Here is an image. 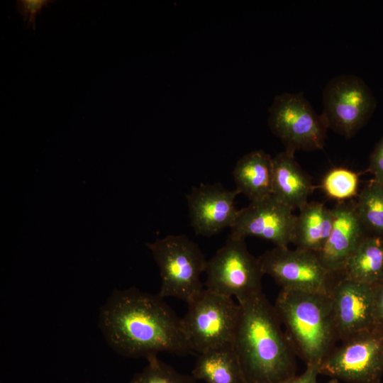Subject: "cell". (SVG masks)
<instances>
[{"label":"cell","mask_w":383,"mask_h":383,"mask_svg":"<svg viewBox=\"0 0 383 383\" xmlns=\"http://www.w3.org/2000/svg\"><path fill=\"white\" fill-rule=\"evenodd\" d=\"M49 2L47 0H21L18 1V10L28 25L34 29L36 15Z\"/></svg>","instance_id":"23"},{"label":"cell","mask_w":383,"mask_h":383,"mask_svg":"<svg viewBox=\"0 0 383 383\" xmlns=\"http://www.w3.org/2000/svg\"><path fill=\"white\" fill-rule=\"evenodd\" d=\"M240 314V306L233 298L206 288L187 303L181 326L192 353L233 343Z\"/></svg>","instance_id":"4"},{"label":"cell","mask_w":383,"mask_h":383,"mask_svg":"<svg viewBox=\"0 0 383 383\" xmlns=\"http://www.w3.org/2000/svg\"><path fill=\"white\" fill-rule=\"evenodd\" d=\"M206 289L237 299L238 303L253 298L262 291L259 258L248 250L245 239L228 237L206 262Z\"/></svg>","instance_id":"6"},{"label":"cell","mask_w":383,"mask_h":383,"mask_svg":"<svg viewBox=\"0 0 383 383\" xmlns=\"http://www.w3.org/2000/svg\"><path fill=\"white\" fill-rule=\"evenodd\" d=\"M320 374L350 383H379L383 375V328L341 340L319 365Z\"/></svg>","instance_id":"7"},{"label":"cell","mask_w":383,"mask_h":383,"mask_svg":"<svg viewBox=\"0 0 383 383\" xmlns=\"http://www.w3.org/2000/svg\"><path fill=\"white\" fill-rule=\"evenodd\" d=\"M272 157L263 150H254L243 155L233 171L235 189L250 201L272 195Z\"/></svg>","instance_id":"16"},{"label":"cell","mask_w":383,"mask_h":383,"mask_svg":"<svg viewBox=\"0 0 383 383\" xmlns=\"http://www.w3.org/2000/svg\"><path fill=\"white\" fill-rule=\"evenodd\" d=\"M99 326L109 346L127 357L193 354L181 318L158 294L135 287L113 290L100 308Z\"/></svg>","instance_id":"1"},{"label":"cell","mask_w":383,"mask_h":383,"mask_svg":"<svg viewBox=\"0 0 383 383\" xmlns=\"http://www.w3.org/2000/svg\"><path fill=\"white\" fill-rule=\"evenodd\" d=\"M322 112L328 127L346 138L368 121L376 107L372 91L360 77L343 74L331 79L323 91Z\"/></svg>","instance_id":"9"},{"label":"cell","mask_w":383,"mask_h":383,"mask_svg":"<svg viewBox=\"0 0 383 383\" xmlns=\"http://www.w3.org/2000/svg\"><path fill=\"white\" fill-rule=\"evenodd\" d=\"M271 131L294 152L322 149L328 128L323 114H318L301 93L277 95L269 110Z\"/></svg>","instance_id":"8"},{"label":"cell","mask_w":383,"mask_h":383,"mask_svg":"<svg viewBox=\"0 0 383 383\" xmlns=\"http://www.w3.org/2000/svg\"><path fill=\"white\" fill-rule=\"evenodd\" d=\"M333 220L331 209L322 203L308 201L296 217L292 243L296 248L318 254L328 238Z\"/></svg>","instance_id":"17"},{"label":"cell","mask_w":383,"mask_h":383,"mask_svg":"<svg viewBox=\"0 0 383 383\" xmlns=\"http://www.w3.org/2000/svg\"><path fill=\"white\" fill-rule=\"evenodd\" d=\"M146 245L160 269L161 297L187 304L204 289L200 276L207 260L194 241L184 235H169Z\"/></svg>","instance_id":"5"},{"label":"cell","mask_w":383,"mask_h":383,"mask_svg":"<svg viewBox=\"0 0 383 383\" xmlns=\"http://www.w3.org/2000/svg\"><path fill=\"white\" fill-rule=\"evenodd\" d=\"M233 348L245 383H280L296 374V353L264 293L238 303Z\"/></svg>","instance_id":"2"},{"label":"cell","mask_w":383,"mask_h":383,"mask_svg":"<svg viewBox=\"0 0 383 383\" xmlns=\"http://www.w3.org/2000/svg\"><path fill=\"white\" fill-rule=\"evenodd\" d=\"M339 274L372 286L383 281V238L367 234Z\"/></svg>","instance_id":"19"},{"label":"cell","mask_w":383,"mask_h":383,"mask_svg":"<svg viewBox=\"0 0 383 383\" xmlns=\"http://www.w3.org/2000/svg\"><path fill=\"white\" fill-rule=\"evenodd\" d=\"M272 196L292 210L308 202L314 186L294 159V152L284 150L272 157Z\"/></svg>","instance_id":"15"},{"label":"cell","mask_w":383,"mask_h":383,"mask_svg":"<svg viewBox=\"0 0 383 383\" xmlns=\"http://www.w3.org/2000/svg\"><path fill=\"white\" fill-rule=\"evenodd\" d=\"M147 361L148 365L128 383H196L192 374L179 372L157 356L151 357Z\"/></svg>","instance_id":"22"},{"label":"cell","mask_w":383,"mask_h":383,"mask_svg":"<svg viewBox=\"0 0 383 383\" xmlns=\"http://www.w3.org/2000/svg\"><path fill=\"white\" fill-rule=\"evenodd\" d=\"M359 187L358 174L345 167L330 170L323 177L321 187L326 196L339 202L356 196Z\"/></svg>","instance_id":"21"},{"label":"cell","mask_w":383,"mask_h":383,"mask_svg":"<svg viewBox=\"0 0 383 383\" xmlns=\"http://www.w3.org/2000/svg\"><path fill=\"white\" fill-rule=\"evenodd\" d=\"M262 270L285 290L329 294L338 274L311 251L277 247L259 257Z\"/></svg>","instance_id":"10"},{"label":"cell","mask_w":383,"mask_h":383,"mask_svg":"<svg viewBox=\"0 0 383 383\" xmlns=\"http://www.w3.org/2000/svg\"><path fill=\"white\" fill-rule=\"evenodd\" d=\"M331 210L332 228L324 246L316 255L328 270L339 274L367 233L353 201L339 202Z\"/></svg>","instance_id":"14"},{"label":"cell","mask_w":383,"mask_h":383,"mask_svg":"<svg viewBox=\"0 0 383 383\" xmlns=\"http://www.w3.org/2000/svg\"><path fill=\"white\" fill-rule=\"evenodd\" d=\"M320 374L319 365H306L304 372L300 375H294L280 383H318Z\"/></svg>","instance_id":"25"},{"label":"cell","mask_w":383,"mask_h":383,"mask_svg":"<svg viewBox=\"0 0 383 383\" xmlns=\"http://www.w3.org/2000/svg\"><path fill=\"white\" fill-rule=\"evenodd\" d=\"M240 193L221 183L201 184L187 194L191 225L196 235L211 236L231 228L238 211L235 199Z\"/></svg>","instance_id":"12"},{"label":"cell","mask_w":383,"mask_h":383,"mask_svg":"<svg viewBox=\"0 0 383 383\" xmlns=\"http://www.w3.org/2000/svg\"><path fill=\"white\" fill-rule=\"evenodd\" d=\"M327 383H338V379H335V378H333L332 379H331L329 382H328Z\"/></svg>","instance_id":"27"},{"label":"cell","mask_w":383,"mask_h":383,"mask_svg":"<svg viewBox=\"0 0 383 383\" xmlns=\"http://www.w3.org/2000/svg\"><path fill=\"white\" fill-rule=\"evenodd\" d=\"M274 306L296 355L320 365L339 340L330 294L281 289Z\"/></svg>","instance_id":"3"},{"label":"cell","mask_w":383,"mask_h":383,"mask_svg":"<svg viewBox=\"0 0 383 383\" xmlns=\"http://www.w3.org/2000/svg\"><path fill=\"white\" fill-rule=\"evenodd\" d=\"M329 294L339 340L378 326L374 311V286L338 274Z\"/></svg>","instance_id":"13"},{"label":"cell","mask_w":383,"mask_h":383,"mask_svg":"<svg viewBox=\"0 0 383 383\" xmlns=\"http://www.w3.org/2000/svg\"><path fill=\"white\" fill-rule=\"evenodd\" d=\"M374 311L377 326L383 328V281L374 286Z\"/></svg>","instance_id":"26"},{"label":"cell","mask_w":383,"mask_h":383,"mask_svg":"<svg viewBox=\"0 0 383 383\" xmlns=\"http://www.w3.org/2000/svg\"><path fill=\"white\" fill-rule=\"evenodd\" d=\"M192 375L206 383H245L233 344L198 354Z\"/></svg>","instance_id":"18"},{"label":"cell","mask_w":383,"mask_h":383,"mask_svg":"<svg viewBox=\"0 0 383 383\" xmlns=\"http://www.w3.org/2000/svg\"><path fill=\"white\" fill-rule=\"evenodd\" d=\"M355 204L366 233L383 238V186L372 180L359 193Z\"/></svg>","instance_id":"20"},{"label":"cell","mask_w":383,"mask_h":383,"mask_svg":"<svg viewBox=\"0 0 383 383\" xmlns=\"http://www.w3.org/2000/svg\"><path fill=\"white\" fill-rule=\"evenodd\" d=\"M369 170L373 180L383 186V138L376 144L370 158Z\"/></svg>","instance_id":"24"},{"label":"cell","mask_w":383,"mask_h":383,"mask_svg":"<svg viewBox=\"0 0 383 383\" xmlns=\"http://www.w3.org/2000/svg\"><path fill=\"white\" fill-rule=\"evenodd\" d=\"M293 211L272 195L251 201L239 210L229 237L245 239L252 236L270 241L277 247L289 248L296 217Z\"/></svg>","instance_id":"11"}]
</instances>
